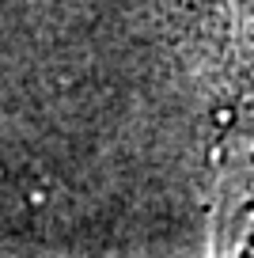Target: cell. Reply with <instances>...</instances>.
<instances>
[{
	"label": "cell",
	"mask_w": 254,
	"mask_h": 258,
	"mask_svg": "<svg viewBox=\"0 0 254 258\" xmlns=\"http://www.w3.org/2000/svg\"><path fill=\"white\" fill-rule=\"evenodd\" d=\"M213 118H216V125H228V121H231V118H235V114H231V110H228V106H220V110H216V114H213Z\"/></svg>",
	"instance_id": "1"
}]
</instances>
